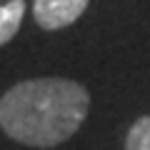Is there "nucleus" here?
Wrapping results in <instances>:
<instances>
[{
	"instance_id": "f257e3e1",
	"label": "nucleus",
	"mask_w": 150,
	"mask_h": 150,
	"mask_svg": "<svg viewBox=\"0 0 150 150\" xmlns=\"http://www.w3.org/2000/svg\"><path fill=\"white\" fill-rule=\"evenodd\" d=\"M88 90L68 78H33L0 98V128L30 148H55L83 125Z\"/></svg>"
},
{
	"instance_id": "f03ea898",
	"label": "nucleus",
	"mask_w": 150,
	"mask_h": 150,
	"mask_svg": "<svg viewBox=\"0 0 150 150\" xmlns=\"http://www.w3.org/2000/svg\"><path fill=\"white\" fill-rule=\"evenodd\" d=\"M90 0H33V15L43 30H60L73 25L85 13Z\"/></svg>"
},
{
	"instance_id": "7ed1b4c3",
	"label": "nucleus",
	"mask_w": 150,
	"mask_h": 150,
	"mask_svg": "<svg viewBox=\"0 0 150 150\" xmlns=\"http://www.w3.org/2000/svg\"><path fill=\"white\" fill-rule=\"evenodd\" d=\"M23 15H25V0H8L5 5H0V45L15 38Z\"/></svg>"
},
{
	"instance_id": "20e7f679",
	"label": "nucleus",
	"mask_w": 150,
	"mask_h": 150,
	"mask_svg": "<svg viewBox=\"0 0 150 150\" xmlns=\"http://www.w3.org/2000/svg\"><path fill=\"white\" fill-rule=\"evenodd\" d=\"M125 150H150V115H143L133 123L125 138Z\"/></svg>"
}]
</instances>
